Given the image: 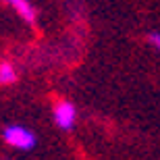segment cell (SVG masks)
I'll return each mask as SVG.
<instances>
[{
	"label": "cell",
	"mask_w": 160,
	"mask_h": 160,
	"mask_svg": "<svg viewBox=\"0 0 160 160\" xmlns=\"http://www.w3.org/2000/svg\"><path fill=\"white\" fill-rule=\"evenodd\" d=\"M0 137L6 146H11L12 150H19V152H31L38 143V135L29 127L19 123H11L4 125L2 131H0Z\"/></svg>",
	"instance_id": "6da1fadb"
},
{
	"label": "cell",
	"mask_w": 160,
	"mask_h": 160,
	"mask_svg": "<svg viewBox=\"0 0 160 160\" xmlns=\"http://www.w3.org/2000/svg\"><path fill=\"white\" fill-rule=\"evenodd\" d=\"M52 121L60 131H71L77 123V106L67 98H58L52 106Z\"/></svg>",
	"instance_id": "7a4b0ae2"
},
{
	"label": "cell",
	"mask_w": 160,
	"mask_h": 160,
	"mask_svg": "<svg viewBox=\"0 0 160 160\" xmlns=\"http://www.w3.org/2000/svg\"><path fill=\"white\" fill-rule=\"evenodd\" d=\"M6 4L15 11V15H17L23 23H27V25L38 23V8L31 4L29 0H8Z\"/></svg>",
	"instance_id": "3957f363"
},
{
	"label": "cell",
	"mask_w": 160,
	"mask_h": 160,
	"mask_svg": "<svg viewBox=\"0 0 160 160\" xmlns=\"http://www.w3.org/2000/svg\"><path fill=\"white\" fill-rule=\"evenodd\" d=\"M19 81V69L11 60H0V85H12Z\"/></svg>",
	"instance_id": "277c9868"
},
{
	"label": "cell",
	"mask_w": 160,
	"mask_h": 160,
	"mask_svg": "<svg viewBox=\"0 0 160 160\" xmlns=\"http://www.w3.org/2000/svg\"><path fill=\"white\" fill-rule=\"evenodd\" d=\"M146 42L154 48L156 52H160V31H150L148 36H146Z\"/></svg>",
	"instance_id": "5b68a950"
},
{
	"label": "cell",
	"mask_w": 160,
	"mask_h": 160,
	"mask_svg": "<svg viewBox=\"0 0 160 160\" xmlns=\"http://www.w3.org/2000/svg\"><path fill=\"white\" fill-rule=\"evenodd\" d=\"M0 160H12V158H8V156H0Z\"/></svg>",
	"instance_id": "8992f818"
}]
</instances>
